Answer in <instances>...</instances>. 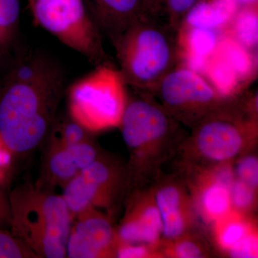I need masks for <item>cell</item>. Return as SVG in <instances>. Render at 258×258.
<instances>
[{
	"instance_id": "277c9868",
	"label": "cell",
	"mask_w": 258,
	"mask_h": 258,
	"mask_svg": "<svg viewBox=\"0 0 258 258\" xmlns=\"http://www.w3.org/2000/svg\"><path fill=\"white\" fill-rule=\"evenodd\" d=\"M127 87L113 62L96 66L69 88V116L88 132L119 128L128 102Z\"/></svg>"
},
{
	"instance_id": "83f0119b",
	"label": "cell",
	"mask_w": 258,
	"mask_h": 258,
	"mask_svg": "<svg viewBox=\"0 0 258 258\" xmlns=\"http://www.w3.org/2000/svg\"><path fill=\"white\" fill-rule=\"evenodd\" d=\"M10 208L8 195H6L0 188V228H10Z\"/></svg>"
},
{
	"instance_id": "cb8c5ba5",
	"label": "cell",
	"mask_w": 258,
	"mask_h": 258,
	"mask_svg": "<svg viewBox=\"0 0 258 258\" xmlns=\"http://www.w3.org/2000/svg\"><path fill=\"white\" fill-rule=\"evenodd\" d=\"M0 258H38L23 241L8 229L0 228Z\"/></svg>"
},
{
	"instance_id": "6da1fadb",
	"label": "cell",
	"mask_w": 258,
	"mask_h": 258,
	"mask_svg": "<svg viewBox=\"0 0 258 258\" xmlns=\"http://www.w3.org/2000/svg\"><path fill=\"white\" fill-rule=\"evenodd\" d=\"M64 88L57 61L38 51H23L0 92V144L5 150L25 154L47 139Z\"/></svg>"
},
{
	"instance_id": "8fae6325",
	"label": "cell",
	"mask_w": 258,
	"mask_h": 258,
	"mask_svg": "<svg viewBox=\"0 0 258 258\" xmlns=\"http://www.w3.org/2000/svg\"><path fill=\"white\" fill-rule=\"evenodd\" d=\"M98 157L96 147L90 140L63 149L47 151L40 179L35 185L49 191L57 186L64 187Z\"/></svg>"
},
{
	"instance_id": "e0dca14e",
	"label": "cell",
	"mask_w": 258,
	"mask_h": 258,
	"mask_svg": "<svg viewBox=\"0 0 258 258\" xmlns=\"http://www.w3.org/2000/svg\"><path fill=\"white\" fill-rule=\"evenodd\" d=\"M235 13V3L231 0L209 3L199 1L189 12L184 24L196 28L212 29L227 23Z\"/></svg>"
},
{
	"instance_id": "484cf974",
	"label": "cell",
	"mask_w": 258,
	"mask_h": 258,
	"mask_svg": "<svg viewBox=\"0 0 258 258\" xmlns=\"http://www.w3.org/2000/svg\"><path fill=\"white\" fill-rule=\"evenodd\" d=\"M157 248L145 244H129L120 242L117 249L116 257L148 258L161 255L156 252Z\"/></svg>"
},
{
	"instance_id": "5b68a950",
	"label": "cell",
	"mask_w": 258,
	"mask_h": 258,
	"mask_svg": "<svg viewBox=\"0 0 258 258\" xmlns=\"http://www.w3.org/2000/svg\"><path fill=\"white\" fill-rule=\"evenodd\" d=\"M34 20L91 63H112L83 0H28Z\"/></svg>"
},
{
	"instance_id": "9a60e30c",
	"label": "cell",
	"mask_w": 258,
	"mask_h": 258,
	"mask_svg": "<svg viewBox=\"0 0 258 258\" xmlns=\"http://www.w3.org/2000/svg\"><path fill=\"white\" fill-rule=\"evenodd\" d=\"M162 221V236L166 241L186 235L194 221L192 201L179 185L169 183L154 194Z\"/></svg>"
},
{
	"instance_id": "30bf717a",
	"label": "cell",
	"mask_w": 258,
	"mask_h": 258,
	"mask_svg": "<svg viewBox=\"0 0 258 258\" xmlns=\"http://www.w3.org/2000/svg\"><path fill=\"white\" fill-rule=\"evenodd\" d=\"M66 244L69 258L116 257L118 232L98 209L89 208L76 215Z\"/></svg>"
},
{
	"instance_id": "2e32d148",
	"label": "cell",
	"mask_w": 258,
	"mask_h": 258,
	"mask_svg": "<svg viewBox=\"0 0 258 258\" xmlns=\"http://www.w3.org/2000/svg\"><path fill=\"white\" fill-rule=\"evenodd\" d=\"M257 230L244 214L232 211L214 223L215 242L220 249L228 254Z\"/></svg>"
},
{
	"instance_id": "d6986e66",
	"label": "cell",
	"mask_w": 258,
	"mask_h": 258,
	"mask_svg": "<svg viewBox=\"0 0 258 258\" xmlns=\"http://www.w3.org/2000/svg\"><path fill=\"white\" fill-rule=\"evenodd\" d=\"M200 0H152V14L179 32L186 17Z\"/></svg>"
},
{
	"instance_id": "7402d4cb",
	"label": "cell",
	"mask_w": 258,
	"mask_h": 258,
	"mask_svg": "<svg viewBox=\"0 0 258 258\" xmlns=\"http://www.w3.org/2000/svg\"><path fill=\"white\" fill-rule=\"evenodd\" d=\"M235 36L240 43L254 47L257 42V7L247 8L237 14L235 22Z\"/></svg>"
},
{
	"instance_id": "9c48e42d",
	"label": "cell",
	"mask_w": 258,
	"mask_h": 258,
	"mask_svg": "<svg viewBox=\"0 0 258 258\" xmlns=\"http://www.w3.org/2000/svg\"><path fill=\"white\" fill-rule=\"evenodd\" d=\"M123 184L121 169L98 156L64 186L62 197L74 219L89 208H112Z\"/></svg>"
},
{
	"instance_id": "d4e9b609",
	"label": "cell",
	"mask_w": 258,
	"mask_h": 258,
	"mask_svg": "<svg viewBox=\"0 0 258 258\" xmlns=\"http://www.w3.org/2000/svg\"><path fill=\"white\" fill-rule=\"evenodd\" d=\"M236 179L257 189L258 159L254 155L245 156L237 161L235 170Z\"/></svg>"
},
{
	"instance_id": "ba28073f",
	"label": "cell",
	"mask_w": 258,
	"mask_h": 258,
	"mask_svg": "<svg viewBox=\"0 0 258 258\" xmlns=\"http://www.w3.org/2000/svg\"><path fill=\"white\" fill-rule=\"evenodd\" d=\"M137 93L139 96L128 97L119 126L132 152L133 166L169 140L179 123L150 94Z\"/></svg>"
},
{
	"instance_id": "8992f818",
	"label": "cell",
	"mask_w": 258,
	"mask_h": 258,
	"mask_svg": "<svg viewBox=\"0 0 258 258\" xmlns=\"http://www.w3.org/2000/svg\"><path fill=\"white\" fill-rule=\"evenodd\" d=\"M150 95L174 119L192 127L230 102L198 72L179 64Z\"/></svg>"
},
{
	"instance_id": "ac0fdd59",
	"label": "cell",
	"mask_w": 258,
	"mask_h": 258,
	"mask_svg": "<svg viewBox=\"0 0 258 258\" xmlns=\"http://www.w3.org/2000/svg\"><path fill=\"white\" fill-rule=\"evenodd\" d=\"M88 132L69 118H56L47 135V151L63 149L89 141Z\"/></svg>"
},
{
	"instance_id": "ffe728a7",
	"label": "cell",
	"mask_w": 258,
	"mask_h": 258,
	"mask_svg": "<svg viewBox=\"0 0 258 258\" xmlns=\"http://www.w3.org/2000/svg\"><path fill=\"white\" fill-rule=\"evenodd\" d=\"M21 1L0 0V50L11 45L18 32Z\"/></svg>"
},
{
	"instance_id": "603a6c76",
	"label": "cell",
	"mask_w": 258,
	"mask_h": 258,
	"mask_svg": "<svg viewBox=\"0 0 258 258\" xmlns=\"http://www.w3.org/2000/svg\"><path fill=\"white\" fill-rule=\"evenodd\" d=\"M230 191L232 210L244 214L254 208L257 200V189L235 178L230 185Z\"/></svg>"
},
{
	"instance_id": "7a4b0ae2",
	"label": "cell",
	"mask_w": 258,
	"mask_h": 258,
	"mask_svg": "<svg viewBox=\"0 0 258 258\" xmlns=\"http://www.w3.org/2000/svg\"><path fill=\"white\" fill-rule=\"evenodd\" d=\"M179 32L150 15L132 24L112 42L127 86L150 94L179 66Z\"/></svg>"
},
{
	"instance_id": "44dd1931",
	"label": "cell",
	"mask_w": 258,
	"mask_h": 258,
	"mask_svg": "<svg viewBox=\"0 0 258 258\" xmlns=\"http://www.w3.org/2000/svg\"><path fill=\"white\" fill-rule=\"evenodd\" d=\"M167 242L163 247V255L175 258H201L208 255L203 242L186 234Z\"/></svg>"
},
{
	"instance_id": "7c38bea8",
	"label": "cell",
	"mask_w": 258,
	"mask_h": 258,
	"mask_svg": "<svg viewBox=\"0 0 258 258\" xmlns=\"http://www.w3.org/2000/svg\"><path fill=\"white\" fill-rule=\"evenodd\" d=\"M83 1L102 35L111 43L132 24L153 15L152 0Z\"/></svg>"
},
{
	"instance_id": "4fadbf2b",
	"label": "cell",
	"mask_w": 258,
	"mask_h": 258,
	"mask_svg": "<svg viewBox=\"0 0 258 258\" xmlns=\"http://www.w3.org/2000/svg\"><path fill=\"white\" fill-rule=\"evenodd\" d=\"M163 225L154 194L138 198L129 207L118 232L120 242L158 248Z\"/></svg>"
},
{
	"instance_id": "52a82bcc",
	"label": "cell",
	"mask_w": 258,
	"mask_h": 258,
	"mask_svg": "<svg viewBox=\"0 0 258 258\" xmlns=\"http://www.w3.org/2000/svg\"><path fill=\"white\" fill-rule=\"evenodd\" d=\"M193 128L192 143L199 155L220 165L238 157L257 134L254 120L243 116L230 101Z\"/></svg>"
},
{
	"instance_id": "5bb4252c",
	"label": "cell",
	"mask_w": 258,
	"mask_h": 258,
	"mask_svg": "<svg viewBox=\"0 0 258 258\" xmlns=\"http://www.w3.org/2000/svg\"><path fill=\"white\" fill-rule=\"evenodd\" d=\"M220 168L205 172L195 188L199 213L209 223H215L232 210L230 188L235 178L227 164H221Z\"/></svg>"
},
{
	"instance_id": "4316f807",
	"label": "cell",
	"mask_w": 258,
	"mask_h": 258,
	"mask_svg": "<svg viewBox=\"0 0 258 258\" xmlns=\"http://www.w3.org/2000/svg\"><path fill=\"white\" fill-rule=\"evenodd\" d=\"M232 257L254 258L258 255L257 232H253L228 253Z\"/></svg>"
},
{
	"instance_id": "3957f363",
	"label": "cell",
	"mask_w": 258,
	"mask_h": 258,
	"mask_svg": "<svg viewBox=\"0 0 258 258\" xmlns=\"http://www.w3.org/2000/svg\"><path fill=\"white\" fill-rule=\"evenodd\" d=\"M12 233L38 258L67 257L73 217L62 195L25 184L8 194Z\"/></svg>"
}]
</instances>
